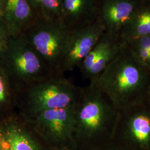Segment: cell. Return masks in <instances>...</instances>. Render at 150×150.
I'll return each instance as SVG.
<instances>
[{
  "instance_id": "1",
  "label": "cell",
  "mask_w": 150,
  "mask_h": 150,
  "mask_svg": "<svg viewBox=\"0 0 150 150\" xmlns=\"http://www.w3.org/2000/svg\"><path fill=\"white\" fill-rule=\"evenodd\" d=\"M150 71L139 64L125 44L102 74L91 81L120 111L145 101L150 85Z\"/></svg>"
},
{
  "instance_id": "2",
  "label": "cell",
  "mask_w": 150,
  "mask_h": 150,
  "mask_svg": "<svg viewBox=\"0 0 150 150\" xmlns=\"http://www.w3.org/2000/svg\"><path fill=\"white\" fill-rule=\"evenodd\" d=\"M118 111L95 82L81 87L74 106L75 137L91 141L114 136Z\"/></svg>"
},
{
  "instance_id": "3",
  "label": "cell",
  "mask_w": 150,
  "mask_h": 150,
  "mask_svg": "<svg viewBox=\"0 0 150 150\" xmlns=\"http://www.w3.org/2000/svg\"><path fill=\"white\" fill-rule=\"evenodd\" d=\"M70 32L61 20L38 17L20 36L52 70L61 72V64Z\"/></svg>"
},
{
  "instance_id": "4",
  "label": "cell",
  "mask_w": 150,
  "mask_h": 150,
  "mask_svg": "<svg viewBox=\"0 0 150 150\" xmlns=\"http://www.w3.org/2000/svg\"><path fill=\"white\" fill-rule=\"evenodd\" d=\"M0 63L21 76L43 74L50 76L55 72L21 36H8L5 46L0 50Z\"/></svg>"
},
{
  "instance_id": "5",
  "label": "cell",
  "mask_w": 150,
  "mask_h": 150,
  "mask_svg": "<svg viewBox=\"0 0 150 150\" xmlns=\"http://www.w3.org/2000/svg\"><path fill=\"white\" fill-rule=\"evenodd\" d=\"M80 89L62 78L48 77L33 91V107L38 113L48 110L74 107Z\"/></svg>"
},
{
  "instance_id": "6",
  "label": "cell",
  "mask_w": 150,
  "mask_h": 150,
  "mask_svg": "<svg viewBox=\"0 0 150 150\" xmlns=\"http://www.w3.org/2000/svg\"><path fill=\"white\" fill-rule=\"evenodd\" d=\"M104 32L98 20L70 31L61 64V72L79 68Z\"/></svg>"
},
{
  "instance_id": "7",
  "label": "cell",
  "mask_w": 150,
  "mask_h": 150,
  "mask_svg": "<svg viewBox=\"0 0 150 150\" xmlns=\"http://www.w3.org/2000/svg\"><path fill=\"white\" fill-rule=\"evenodd\" d=\"M144 101L118 111L113 137H119L143 146L149 144L150 110L144 105Z\"/></svg>"
},
{
  "instance_id": "8",
  "label": "cell",
  "mask_w": 150,
  "mask_h": 150,
  "mask_svg": "<svg viewBox=\"0 0 150 150\" xmlns=\"http://www.w3.org/2000/svg\"><path fill=\"white\" fill-rule=\"evenodd\" d=\"M123 46L120 38L104 32L79 67L83 78L90 81L96 80L117 56Z\"/></svg>"
},
{
  "instance_id": "9",
  "label": "cell",
  "mask_w": 150,
  "mask_h": 150,
  "mask_svg": "<svg viewBox=\"0 0 150 150\" xmlns=\"http://www.w3.org/2000/svg\"><path fill=\"white\" fill-rule=\"evenodd\" d=\"M142 0H100L98 20L105 32L120 38Z\"/></svg>"
},
{
  "instance_id": "10",
  "label": "cell",
  "mask_w": 150,
  "mask_h": 150,
  "mask_svg": "<svg viewBox=\"0 0 150 150\" xmlns=\"http://www.w3.org/2000/svg\"><path fill=\"white\" fill-rule=\"evenodd\" d=\"M38 126L48 136L57 140L75 137L74 107L53 109L38 113Z\"/></svg>"
},
{
  "instance_id": "11",
  "label": "cell",
  "mask_w": 150,
  "mask_h": 150,
  "mask_svg": "<svg viewBox=\"0 0 150 150\" xmlns=\"http://www.w3.org/2000/svg\"><path fill=\"white\" fill-rule=\"evenodd\" d=\"M100 0H62L61 21L70 31L98 20Z\"/></svg>"
},
{
  "instance_id": "12",
  "label": "cell",
  "mask_w": 150,
  "mask_h": 150,
  "mask_svg": "<svg viewBox=\"0 0 150 150\" xmlns=\"http://www.w3.org/2000/svg\"><path fill=\"white\" fill-rule=\"evenodd\" d=\"M3 18L8 36L16 38L38 17L30 0H5Z\"/></svg>"
},
{
  "instance_id": "13",
  "label": "cell",
  "mask_w": 150,
  "mask_h": 150,
  "mask_svg": "<svg viewBox=\"0 0 150 150\" xmlns=\"http://www.w3.org/2000/svg\"><path fill=\"white\" fill-rule=\"evenodd\" d=\"M150 36V0H142L120 35L123 45L131 40Z\"/></svg>"
},
{
  "instance_id": "14",
  "label": "cell",
  "mask_w": 150,
  "mask_h": 150,
  "mask_svg": "<svg viewBox=\"0 0 150 150\" xmlns=\"http://www.w3.org/2000/svg\"><path fill=\"white\" fill-rule=\"evenodd\" d=\"M39 18L61 20L62 0H30Z\"/></svg>"
},
{
  "instance_id": "15",
  "label": "cell",
  "mask_w": 150,
  "mask_h": 150,
  "mask_svg": "<svg viewBox=\"0 0 150 150\" xmlns=\"http://www.w3.org/2000/svg\"><path fill=\"white\" fill-rule=\"evenodd\" d=\"M8 150H36L25 134L17 129H11L7 136Z\"/></svg>"
},
{
  "instance_id": "16",
  "label": "cell",
  "mask_w": 150,
  "mask_h": 150,
  "mask_svg": "<svg viewBox=\"0 0 150 150\" xmlns=\"http://www.w3.org/2000/svg\"><path fill=\"white\" fill-rule=\"evenodd\" d=\"M8 38V33L5 22L3 17L0 15V50L5 46Z\"/></svg>"
},
{
  "instance_id": "17",
  "label": "cell",
  "mask_w": 150,
  "mask_h": 150,
  "mask_svg": "<svg viewBox=\"0 0 150 150\" xmlns=\"http://www.w3.org/2000/svg\"><path fill=\"white\" fill-rule=\"evenodd\" d=\"M1 69L0 68V103L4 102L6 99V87L4 77L1 74Z\"/></svg>"
},
{
  "instance_id": "18",
  "label": "cell",
  "mask_w": 150,
  "mask_h": 150,
  "mask_svg": "<svg viewBox=\"0 0 150 150\" xmlns=\"http://www.w3.org/2000/svg\"><path fill=\"white\" fill-rule=\"evenodd\" d=\"M5 0H0V15L3 17V13L5 8Z\"/></svg>"
},
{
  "instance_id": "19",
  "label": "cell",
  "mask_w": 150,
  "mask_h": 150,
  "mask_svg": "<svg viewBox=\"0 0 150 150\" xmlns=\"http://www.w3.org/2000/svg\"><path fill=\"white\" fill-rule=\"evenodd\" d=\"M146 97L147 99H148L149 102V103L150 104V85L149 87V88H148L147 91Z\"/></svg>"
},
{
  "instance_id": "20",
  "label": "cell",
  "mask_w": 150,
  "mask_h": 150,
  "mask_svg": "<svg viewBox=\"0 0 150 150\" xmlns=\"http://www.w3.org/2000/svg\"><path fill=\"white\" fill-rule=\"evenodd\" d=\"M0 150H1V138H0Z\"/></svg>"
},
{
  "instance_id": "21",
  "label": "cell",
  "mask_w": 150,
  "mask_h": 150,
  "mask_svg": "<svg viewBox=\"0 0 150 150\" xmlns=\"http://www.w3.org/2000/svg\"><path fill=\"white\" fill-rule=\"evenodd\" d=\"M115 150V149H110V150Z\"/></svg>"
}]
</instances>
